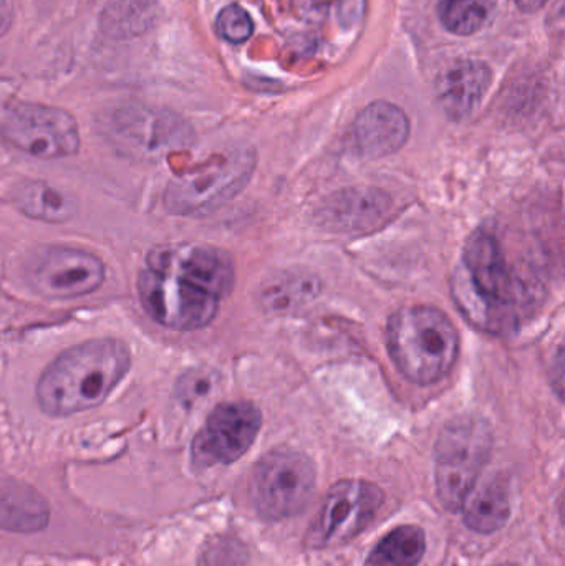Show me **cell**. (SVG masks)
Instances as JSON below:
<instances>
[{"label":"cell","mask_w":565,"mask_h":566,"mask_svg":"<svg viewBox=\"0 0 565 566\" xmlns=\"http://www.w3.org/2000/svg\"><path fill=\"white\" fill-rule=\"evenodd\" d=\"M132 366L125 343L90 339L60 353L36 382V402L45 415L63 418L102 405Z\"/></svg>","instance_id":"1"},{"label":"cell","mask_w":565,"mask_h":566,"mask_svg":"<svg viewBox=\"0 0 565 566\" xmlns=\"http://www.w3.org/2000/svg\"><path fill=\"white\" fill-rule=\"evenodd\" d=\"M454 298L471 322L494 333L520 325L531 305L524 283L488 231H478L464 248L454 279Z\"/></svg>","instance_id":"2"},{"label":"cell","mask_w":565,"mask_h":566,"mask_svg":"<svg viewBox=\"0 0 565 566\" xmlns=\"http://www.w3.org/2000/svg\"><path fill=\"white\" fill-rule=\"evenodd\" d=\"M387 345L398 371L428 386L443 379L457 363L460 336L453 322L433 306H407L388 319Z\"/></svg>","instance_id":"3"},{"label":"cell","mask_w":565,"mask_h":566,"mask_svg":"<svg viewBox=\"0 0 565 566\" xmlns=\"http://www.w3.org/2000/svg\"><path fill=\"white\" fill-rule=\"evenodd\" d=\"M138 295L156 323L176 332L205 328L218 315L221 303L219 296L169 262L158 248L149 252L146 268L139 272Z\"/></svg>","instance_id":"4"},{"label":"cell","mask_w":565,"mask_h":566,"mask_svg":"<svg viewBox=\"0 0 565 566\" xmlns=\"http://www.w3.org/2000/svg\"><path fill=\"white\" fill-rule=\"evenodd\" d=\"M493 452V431L480 416L451 419L435 448V482L447 511H463Z\"/></svg>","instance_id":"5"},{"label":"cell","mask_w":565,"mask_h":566,"mask_svg":"<svg viewBox=\"0 0 565 566\" xmlns=\"http://www.w3.org/2000/svg\"><path fill=\"white\" fill-rule=\"evenodd\" d=\"M315 482L317 471L308 455L297 449H274L252 471V507L265 521L294 517L311 502Z\"/></svg>","instance_id":"6"},{"label":"cell","mask_w":565,"mask_h":566,"mask_svg":"<svg viewBox=\"0 0 565 566\" xmlns=\"http://www.w3.org/2000/svg\"><path fill=\"white\" fill-rule=\"evenodd\" d=\"M254 169L252 153H234L195 171L185 172L166 188L163 198L166 211L186 218L211 214L241 195L251 181Z\"/></svg>","instance_id":"7"},{"label":"cell","mask_w":565,"mask_h":566,"mask_svg":"<svg viewBox=\"0 0 565 566\" xmlns=\"http://www.w3.org/2000/svg\"><path fill=\"white\" fill-rule=\"evenodd\" d=\"M2 135L10 145L40 159L73 156L80 149L75 118L55 106L7 103L2 112Z\"/></svg>","instance_id":"8"},{"label":"cell","mask_w":565,"mask_h":566,"mask_svg":"<svg viewBox=\"0 0 565 566\" xmlns=\"http://www.w3.org/2000/svg\"><path fill=\"white\" fill-rule=\"evenodd\" d=\"M384 501V491L372 482L360 479L337 482L325 495L305 542L311 548L347 544L372 524Z\"/></svg>","instance_id":"9"},{"label":"cell","mask_w":565,"mask_h":566,"mask_svg":"<svg viewBox=\"0 0 565 566\" xmlns=\"http://www.w3.org/2000/svg\"><path fill=\"white\" fill-rule=\"evenodd\" d=\"M33 292L50 300H70L95 292L105 282V264L92 252L66 245L40 249L25 269Z\"/></svg>","instance_id":"10"},{"label":"cell","mask_w":565,"mask_h":566,"mask_svg":"<svg viewBox=\"0 0 565 566\" xmlns=\"http://www.w3.org/2000/svg\"><path fill=\"white\" fill-rule=\"evenodd\" d=\"M261 426V411L252 402L216 406L192 442V461L199 468L232 464L254 444Z\"/></svg>","instance_id":"11"},{"label":"cell","mask_w":565,"mask_h":566,"mask_svg":"<svg viewBox=\"0 0 565 566\" xmlns=\"http://www.w3.org/2000/svg\"><path fill=\"white\" fill-rule=\"evenodd\" d=\"M410 136V122L394 103L368 105L354 123V143L362 158L377 159L404 148Z\"/></svg>","instance_id":"12"},{"label":"cell","mask_w":565,"mask_h":566,"mask_svg":"<svg viewBox=\"0 0 565 566\" xmlns=\"http://www.w3.org/2000/svg\"><path fill=\"white\" fill-rule=\"evenodd\" d=\"M490 66L477 60L454 63L438 80V98L451 119L468 118L490 88Z\"/></svg>","instance_id":"13"},{"label":"cell","mask_w":565,"mask_h":566,"mask_svg":"<svg viewBox=\"0 0 565 566\" xmlns=\"http://www.w3.org/2000/svg\"><path fill=\"white\" fill-rule=\"evenodd\" d=\"M510 484L503 475H493L474 488L463 507V521L470 531L481 535L501 531L510 521Z\"/></svg>","instance_id":"14"},{"label":"cell","mask_w":565,"mask_h":566,"mask_svg":"<svg viewBox=\"0 0 565 566\" xmlns=\"http://www.w3.org/2000/svg\"><path fill=\"white\" fill-rule=\"evenodd\" d=\"M12 205L27 218L50 224L66 222L79 211V205L72 196L46 182L32 179H27L12 189Z\"/></svg>","instance_id":"15"},{"label":"cell","mask_w":565,"mask_h":566,"mask_svg":"<svg viewBox=\"0 0 565 566\" xmlns=\"http://www.w3.org/2000/svg\"><path fill=\"white\" fill-rule=\"evenodd\" d=\"M321 293V282L311 272L282 271L272 275L261 289L265 312L284 315L304 308Z\"/></svg>","instance_id":"16"},{"label":"cell","mask_w":565,"mask_h":566,"mask_svg":"<svg viewBox=\"0 0 565 566\" xmlns=\"http://www.w3.org/2000/svg\"><path fill=\"white\" fill-rule=\"evenodd\" d=\"M388 201L372 189H347L331 198L325 219L342 229H364L384 218Z\"/></svg>","instance_id":"17"},{"label":"cell","mask_w":565,"mask_h":566,"mask_svg":"<svg viewBox=\"0 0 565 566\" xmlns=\"http://www.w3.org/2000/svg\"><path fill=\"white\" fill-rule=\"evenodd\" d=\"M49 518V505L39 492L17 481L3 482L2 527L6 531L23 534L42 531Z\"/></svg>","instance_id":"18"},{"label":"cell","mask_w":565,"mask_h":566,"mask_svg":"<svg viewBox=\"0 0 565 566\" xmlns=\"http://www.w3.org/2000/svg\"><path fill=\"white\" fill-rule=\"evenodd\" d=\"M427 552L423 528L404 525L385 535L365 562V566H418Z\"/></svg>","instance_id":"19"},{"label":"cell","mask_w":565,"mask_h":566,"mask_svg":"<svg viewBox=\"0 0 565 566\" xmlns=\"http://www.w3.org/2000/svg\"><path fill=\"white\" fill-rule=\"evenodd\" d=\"M494 9V0H440L438 17L448 32L473 35L490 22Z\"/></svg>","instance_id":"20"},{"label":"cell","mask_w":565,"mask_h":566,"mask_svg":"<svg viewBox=\"0 0 565 566\" xmlns=\"http://www.w3.org/2000/svg\"><path fill=\"white\" fill-rule=\"evenodd\" d=\"M248 558V548L241 541L219 535L202 547L198 566H245Z\"/></svg>","instance_id":"21"},{"label":"cell","mask_w":565,"mask_h":566,"mask_svg":"<svg viewBox=\"0 0 565 566\" xmlns=\"http://www.w3.org/2000/svg\"><path fill=\"white\" fill-rule=\"evenodd\" d=\"M252 30H254V23H252L251 17L239 6L226 7L216 19L218 35L234 45L245 42L252 35Z\"/></svg>","instance_id":"22"},{"label":"cell","mask_w":565,"mask_h":566,"mask_svg":"<svg viewBox=\"0 0 565 566\" xmlns=\"http://www.w3.org/2000/svg\"><path fill=\"white\" fill-rule=\"evenodd\" d=\"M216 376L212 373H205L202 369L186 373L176 385V396L182 402L196 401L202 396L209 395L215 388Z\"/></svg>","instance_id":"23"},{"label":"cell","mask_w":565,"mask_h":566,"mask_svg":"<svg viewBox=\"0 0 565 566\" xmlns=\"http://www.w3.org/2000/svg\"><path fill=\"white\" fill-rule=\"evenodd\" d=\"M551 385L554 391L565 402V338L557 346L556 355L553 359V368H551Z\"/></svg>","instance_id":"24"},{"label":"cell","mask_w":565,"mask_h":566,"mask_svg":"<svg viewBox=\"0 0 565 566\" xmlns=\"http://www.w3.org/2000/svg\"><path fill=\"white\" fill-rule=\"evenodd\" d=\"M362 12H364V0H341L338 3V19L344 27L357 23Z\"/></svg>","instance_id":"25"},{"label":"cell","mask_w":565,"mask_h":566,"mask_svg":"<svg viewBox=\"0 0 565 566\" xmlns=\"http://www.w3.org/2000/svg\"><path fill=\"white\" fill-rule=\"evenodd\" d=\"M547 0H516L517 7L524 12H536L541 7H544Z\"/></svg>","instance_id":"26"},{"label":"cell","mask_w":565,"mask_h":566,"mask_svg":"<svg viewBox=\"0 0 565 566\" xmlns=\"http://www.w3.org/2000/svg\"><path fill=\"white\" fill-rule=\"evenodd\" d=\"M561 515H563V521H565V494L563 495V501H561Z\"/></svg>","instance_id":"27"},{"label":"cell","mask_w":565,"mask_h":566,"mask_svg":"<svg viewBox=\"0 0 565 566\" xmlns=\"http://www.w3.org/2000/svg\"><path fill=\"white\" fill-rule=\"evenodd\" d=\"M314 2L324 3L327 2V0H314Z\"/></svg>","instance_id":"28"},{"label":"cell","mask_w":565,"mask_h":566,"mask_svg":"<svg viewBox=\"0 0 565 566\" xmlns=\"http://www.w3.org/2000/svg\"><path fill=\"white\" fill-rule=\"evenodd\" d=\"M500 566H520V565H500Z\"/></svg>","instance_id":"29"}]
</instances>
